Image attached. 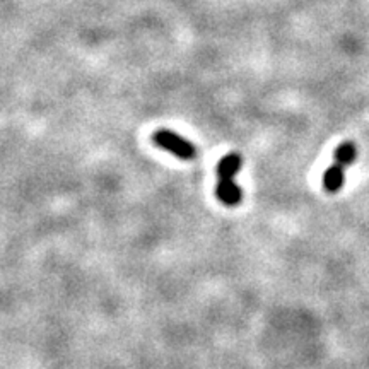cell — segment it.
<instances>
[{
	"label": "cell",
	"instance_id": "cell-2",
	"mask_svg": "<svg viewBox=\"0 0 369 369\" xmlns=\"http://www.w3.org/2000/svg\"><path fill=\"white\" fill-rule=\"evenodd\" d=\"M357 149L353 142H344L337 147L333 164L323 175V188L328 193H337L346 183V168L354 163Z\"/></svg>",
	"mask_w": 369,
	"mask_h": 369
},
{
	"label": "cell",
	"instance_id": "cell-3",
	"mask_svg": "<svg viewBox=\"0 0 369 369\" xmlns=\"http://www.w3.org/2000/svg\"><path fill=\"white\" fill-rule=\"evenodd\" d=\"M153 140L157 147L168 150V153L183 161H192L197 157V147L181 135H178V133L171 132V130H157V132H154Z\"/></svg>",
	"mask_w": 369,
	"mask_h": 369
},
{
	"label": "cell",
	"instance_id": "cell-1",
	"mask_svg": "<svg viewBox=\"0 0 369 369\" xmlns=\"http://www.w3.org/2000/svg\"><path fill=\"white\" fill-rule=\"evenodd\" d=\"M241 164H243V159L236 153L224 156L217 164L216 195L227 207L240 205L241 200H243V190L234 181V177L241 170Z\"/></svg>",
	"mask_w": 369,
	"mask_h": 369
}]
</instances>
